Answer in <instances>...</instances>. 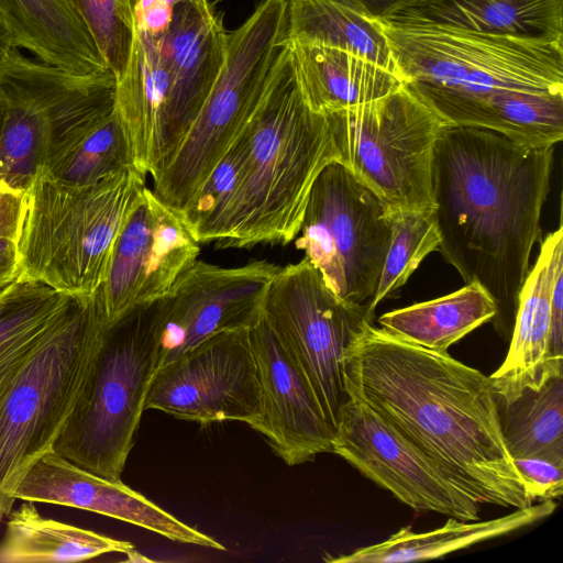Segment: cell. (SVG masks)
I'll use <instances>...</instances> for the list:
<instances>
[{
	"label": "cell",
	"instance_id": "6da1fadb",
	"mask_svg": "<svg viewBox=\"0 0 563 563\" xmlns=\"http://www.w3.org/2000/svg\"><path fill=\"white\" fill-rule=\"evenodd\" d=\"M344 386L478 504L533 501L506 446L488 376L366 321L343 356Z\"/></svg>",
	"mask_w": 563,
	"mask_h": 563
},
{
	"label": "cell",
	"instance_id": "4316f807",
	"mask_svg": "<svg viewBox=\"0 0 563 563\" xmlns=\"http://www.w3.org/2000/svg\"><path fill=\"white\" fill-rule=\"evenodd\" d=\"M8 516L0 563L79 562L134 549L128 541L45 518L31 501Z\"/></svg>",
	"mask_w": 563,
	"mask_h": 563
},
{
	"label": "cell",
	"instance_id": "5bb4252c",
	"mask_svg": "<svg viewBox=\"0 0 563 563\" xmlns=\"http://www.w3.org/2000/svg\"><path fill=\"white\" fill-rule=\"evenodd\" d=\"M332 452L416 510L464 521L479 519L478 503L389 422L356 399L349 398L340 411Z\"/></svg>",
	"mask_w": 563,
	"mask_h": 563
},
{
	"label": "cell",
	"instance_id": "4dcf8cb0",
	"mask_svg": "<svg viewBox=\"0 0 563 563\" xmlns=\"http://www.w3.org/2000/svg\"><path fill=\"white\" fill-rule=\"evenodd\" d=\"M499 416L512 460L544 456L563 463V375L499 404Z\"/></svg>",
	"mask_w": 563,
	"mask_h": 563
},
{
	"label": "cell",
	"instance_id": "ab89813d",
	"mask_svg": "<svg viewBox=\"0 0 563 563\" xmlns=\"http://www.w3.org/2000/svg\"><path fill=\"white\" fill-rule=\"evenodd\" d=\"M352 8L372 19L385 15L400 0H332Z\"/></svg>",
	"mask_w": 563,
	"mask_h": 563
},
{
	"label": "cell",
	"instance_id": "603a6c76",
	"mask_svg": "<svg viewBox=\"0 0 563 563\" xmlns=\"http://www.w3.org/2000/svg\"><path fill=\"white\" fill-rule=\"evenodd\" d=\"M302 96L328 113L380 99L402 87L399 75L339 48L288 41Z\"/></svg>",
	"mask_w": 563,
	"mask_h": 563
},
{
	"label": "cell",
	"instance_id": "e0dca14e",
	"mask_svg": "<svg viewBox=\"0 0 563 563\" xmlns=\"http://www.w3.org/2000/svg\"><path fill=\"white\" fill-rule=\"evenodd\" d=\"M262 394V416L253 429L289 466L332 452L334 429L307 378L286 352L263 313L249 329Z\"/></svg>",
	"mask_w": 563,
	"mask_h": 563
},
{
	"label": "cell",
	"instance_id": "ba28073f",
	"mask_svg": "<svg viewBox=\"0 0 563 563\" xmlns=\"http://www.w3.org/2000/svg\"><path fill=\"white\" fill-rule=\"evenodd\" d=\"M113 73L82 74L25 57L0 63V185L25 192L40 169L115 109Z\"/></svg>",
	"mask_w": 563,
	"mask_h": 563
},
{
	"label": "cell",
	"instance_id": "9c48e42d",
	"mask_svg": "<svg viewBox=\"0 0 563 563\" xmlns=\"http://www.w3.org/2000/svg\"><path fill=\"white\" fill-rule=\"evenodd\" d=\"M287 0H263L227 34L221 71L187 134L154 178V194L181 211L255 111L286 45Z\"/></svg>",
	"mask_w": 563,
	"mask_h": 563
},
{
	"label": "cell",
	"instance_id": "cb8c5ba5",
	"mask_svg": "<svg viewBox=\"0 0 563 563\" xmlns=\"http://www.w3.org/2000/svg\"><path fill=\"white\" fill-rule=\"evenodd\" d=\"M431 111L444 124L488 129L525 147L555 146L563 139V92L499 89Z\"/></svg>",
	"mask_w": 563,
	"mask_h": 563
},
{
	"label": "cell",
	"instance_id": "ffe728a7",
	"mask_svg": "<svg viewBox=\"0 0 563 563\" xmlns=\"http://www.w3.org/2000/svg\"><path fill=\"white\" fill-rule=\"evenodd\" d=\"M563 274V227L541 242L533 267L519 290L512 338L507 356L489 377L498 401L506 405L526 389H538L548 379L562 376L549 358L552 325V291Z\"/></svg>",
	"mask_w": 563,
	"mask_h": 563
},
{
	"label": "cell",
	"instance_id": "60d3db41",
	"mask_svg": "<svg viewBox=\"0 0 563 563\" xmlns=\"http://www.w3.org/2000/svg\"><path fill=\"white\" fill-rule=\"evenodd\" d=\"M13 47L15 46L11 29L0 11V63Z\"/></svg>",
	"mask_w": 563,
	"mask_h": 563
},
{
	"label": "cell",
	"instance_id": "44dd1931",
	"mask_svg": "<svg viewBox=\"0 0 563 563\" xmlns=\"http://www.w3.org/2000/svg\"><path fill=\"white\" fill-rule=\"evenodd\" d=\"M377 20L563 42V0H400Z\"/></svg>",
	"mask_w": 563,
	"mask_h": 563
},
{
	"label": "cell",
	"instance_id": "836d02e7",
	"mask_svg": "<svg viewBox=\"0 0 563 563\" xmlns=\"http://www.w3.org/2000/svg\"><path fill=\"white\" fill-rule=\"evenodd\" d=\"M390 243L375 294L367 303L374 314L376 307L410 278L421 262L438 250L441 235L433 210L389 208Z\"/></svg>",
	"mask_w": 563,
	"mask_h": 563
},
{
	"label": "cell",
	"instance_id": "2e32d148",
	"mask_svg": "<svg viewBox=\"0 0 563 563\" xmlns=\"http://www.w3.org/2000/svg\"><path fill=\"white\" fill-rule=\"evenodd\" d=\"M279 269L265 260L238 267L196 260L163 297L159 367L210 335L252 327Z\"/></svg>",
	"mask_w": 563,
	"mask_h": 563
},
{
	"label": "cell",
	"instance_id": "e575fe53",
	"mask_svg": "<svg viewBox=\"0 0 563 563\" xmlns=\"http://www.w3.org/2000/svg\"><path fill=\"white\" fill-rule=\"evenodd\" d=\"M85 24L117 81L128 67L135 26L132 0H63Z\"/></svg>",
	"mask_w": 563,
	"mask_h": 563
},
{
	"label": "cell",
	"instance_id": "83f0119b",
	"mask_svg": "<svg viewBox=\"0 0 563 563\" xmlns=\"http://www.w3.org/2000/svg\"><path fill=\"white\" fill-rule=\"evenodd\" d=\"M497 305L478 283L429 301L393 310L378 318L387 332L432 351L448 353L450 346L494 319Z\"/></svg>",
	"mask_w": 563,
	"mask_h": 563
},
{
	"label": "cell",
	"instance_id": "f1b7e54d",
	"mask_svg": "<svg viewBox=\"0 0 563 563\" xmlns=\"http://www.w3.org/2000/svg\"><path fill=\"white\" fill-rule=\"evenodd\" d=\"M287 4L288 41L346 51L399 75L376 19L332 0H287Z\"/></svg>",
	"mask_w": 563,
	"mask_h": 563
},
{
	"label": "cell",
	"instance_id": "7402d4cb",
	"mask_svg": "<svg viewBox=\"0 0 563 563\" xmlns=\"http://www.w3.org/2000/svg\"><path fill=\"white\" fill-rule=\"evenodd\" d=\"M169 77L158 36L135 31L124 75L117 81L115 109L125 126L134 167L153 179L166 156L164 128Z\"/></svg>",
	"mask_w": 563,
	"mask_h": 563
},
{
	"label": "cell",
	"instance_id": "277c9868",
	"mask_svg": "<svg viewBox=\"0 0 563 563\" xmlns=\"http://www.w3.org/2000/svg\"><path fill=\"white\" fill-rule=\"evenodd\" d=\"M108 325L100 288L71 297L0 393V520L20 482L52 450Z\"/></svg>",
	"mask_w": 563,
	"mask_h": 563
},
{
	"label": "cell",
	"instance_id": "74e56055",
	"mask_svg": "<svg viewBox=\"0 0 563 563\" xmlns=\"http://www.w3.org/2000/svg\"><path fill=\"white\" fill-rule=\"evenodd\" d=\"M25 192L0 185V239L16 243L20 234Z\"/></svg>",
	"mask_w": 563,
	"mask_h": 563
},
{
	"label": "cell",
	"instance_id": "484cf974",
	"mask_svg": "<svg viewBox=\"0 0 563 563\" xmlns=\"http://www.w3.org/2000/svg\"><path fill=\"white\" fill-rule=\"evenodd\" d=\"M556 506L554 500H542L486 521L449 517L442 527L423 533L404 527L380 543L324 560L332 563H400L435 559L545 519Z\"/></svg>",
	"mask_w": 563,
	"mask_h": 563
},
{
	"label": "cell",
	"instance_id": "d6a6232c",
	"mask_svg": "<svg viewBox=\"0 0 563 563\" xmlns=\"http://www.w3.org/2000/svg\"><path fill=\"white\" fill-rule=\"evenodd\" d=\"M243 159L244 143L240 132L200 188L179 212L197 243L214 242L217 245L228 236L242 178Z\"/></svg>",
	"mask_w": 563,
	"mask_h": 563
},
{
	"label": "cell",
	"instance_id": "f546056e",
	"mask_svg": "<svg viewBox=\"0 0 563 563\" xmlns=\"http://www.w3.org/2000/svg\"><path fill=\"white\" fill-rule=\"evenodd\" d=\"M70 298L31 280L0 294V393Z\"/></svg>",
	"mask_w": 563,
	"mask_h": 563
},
{
	"label": "cell",
	"instance_id": "9a60e30c",
	"mask_svg": "<svg viewBox=\"0 0 563 563\" xmlns=\"http://www.w3.org/2000/svg\"><path fill=\"white\" fill-rule=\"evenodd\" d=\"M199 252L179 212L143 187L114 240L100 287L108 324L164 297Z\"/></svg>",
	"mask_w": 563,
	"mask_h": 563
},
{
	"label": "cell",
	"instance_id": "8992f818",
	"mask_svg": "<svg viewBox=\"0 0 563 563\" xmlns=\"http://www.w3.org/2000/svg\"><path fill=\"white\" fill-rule=\"evenodd\" d=\"M163 297L108 324L53 450L93 474L121 481L161 364Z\"/></svg>",
	"mask_w": 563,
	"mask_h": 563
},
{
	"label": "cell",
	"instance_id": "8fae6325",
	"mask_svg": "<svg viewBox=\"0 0 563 563\" xmlns=\"http://www.w3.org/2000/svg\"><path fill=\"white\" fill-rule=\"evenodd\" d=\"M295 245L343 301L368 303L390 243L389 207L339 161L312 184Z\"/></svg>",
	"mask_w": 563,
	"mask_h": 563
},
{
	"label": "cell",
	"instance_id": "8d00e7d4",
	"mask_svg": "<svg viewBox=\"0 0 563 563\" xmlns=\"http://www.w3.org/2000/svg\"><path fill=\"white\" fill-rule=\"evenodd\" d=\"M181 1L185 0H132L135 30L163 33L169 24L173 7Z\"/></svg>",
	"mask_w": 563,
	"mask_h": 563
},
{
	"label": "cell",
	"instance_id": "7c38bea8",
	"mask_svg": "<svg viewBox=\"0 0 563 563\" xmlns=\"http://www.w3.org/2000/svg\"><path fill=\"white\" fill-rule=\"evenodd\" d=\"M263 316L307 378L335 431L340 411L349 400L343 356L360 328L373 320L367 303L352 305L340 299L303 257L280 267L274 276Z\"/></svg>",
	"mask_w": 563,
	"mask_h": 563
},
{
	"label": "cell",
	"instance_id": "b9f144b4",
	"mask_svg": "<svg viewBox=\"0 0 563 563\" xmlns=\"http://www.w3.org/2000/svg\"><path fill=\"white\" fill-rule=\"evenodd\" d=\"M0 128H1V111H0Z\"/></svg>",
	"mask_w": 563,
	"mask_h": 563
},
{
	"label": "cell",
	"instance_id": "d4e9b609",
	"mask_svg": "<svg viewBox=\"0 0 563 563\" xmlns=\"http://www.w3.org/2000/svg\"><path fill=\"white\" fill-rule=\"evenodd\" d=\"M0 11L14 46L38 60L82 74L111 71L85 24L63 0H0Z\"/></svg>",
	"mask_w": 563,
	"mask_h": 563
},
{
	"label": "cell",
	"instance_id": "30bf717a",
	"mask_svg": "<svg viewBox=\"0 0 563 563\" xmlns=\"http://www.w3.org/2000/svg\"><path fill=\"white\" fill-rule=\"evenodd\" d=\"M339 162L389 208L433 210L432 159L443 122L408 91L324 113Z\"/></svg>",
	"mask_w": 563,
	"mask_h": 563
},
{
	"label": "cell",
	"instance_id": "f35d334b",
	"mask_svg": "<svg viewBox=\"0 0 563 563\" xmlns=\"http://www.w3.org/2000/svg\"><path fill=\"white\" fill-rule=\"evenodd\" d=\"M21 278L16 243L0 239V294Z\"/></svg>",
	"mask_w": 563,
	"mask_h": 563
},
{
	"label": "cell",
	"instance_id": "d590c367",
	"mask_svg": "<svg viewBox=\"0 0 563 563\" xmlns=\"http://www.w3.org/2000/svg\"><path fill=\"white\" fill-rule=\"evenodd\" d=\"M525 481L526 492L533 500H555L563 494V463L544 456L514 460Z\"/></svg>",
	"mask_w": 563,
	"mask_h": 563
},
{
	"label": "cell",
	"instance_id": "1f68e13d",
	"mask_svg": "<svg viewBox=\"0 0 563 563\" xmlns=\"http://www.w3.org/2000/svg\"><path fill=\"white\" fill-rule=\"evenodd\" d=\"M129 166H134L131 145L114 109L42 170L67 185L89 186Z\"/></svg>",
	"mask_w": 563,
	"mask_h": 563
},
{
	"label": "cell",
	"instance_id": "52a82bcc",
	"mask_svg": "<svg viewBox=\"0 0 563 563\" xmlns=\"http://www.w3.org/2000/svg\"><path fill=\"white\" fill-rule=\"evenodd\" d=\"M378 22L404 87L427 107L499 89L563 92V42Z\"/></svg>",
	"mask_w": 563,
	"mask_h": 563
},
{
	"label": "cell",
	"instance_id": "ac0fdd59",
	"mask_svg": "<svg viewBox=\"0 0 563 563\" xmlns=\"http://www.w3.org/2000/svg\"><path fill=\"white\" fill-rule=\"evenodd\" d=\"M14 498L67 506L122 520L172 541L225 550L213 538L184 523L122 481H111L69 462L53 449L26 472Z\"/></svg>",
	"mask_w": 563,
	"mask_h": 563
},
{
	"label": "cell",
	"instance_id": "4fadbf2b",
	"mask_svg": "<svg viewBox=\"0 0 563 563\" xmlns=\"http://www.w3.org/2000/svg\"><path fill=\"white\" fill-rule=\"evenodd\" d=\"M250 328L216 333L162 365L144 409L208 426L227 420L256 427L262 416Z\"/></svg>",
	"mask_w": 563,
	"mask_h": 563
},
{
	"label": "cell",
	"instance_id": "5b68a950",
	"mask_svg": "<svg viewBox=\"0 0 563 563\" xmlns=\"http://www.w3.org/2000/svg\"><path fill=\"white\" fill-rule=\"evenodd\" d=\"M145 187L129 166L89 186L60 183L40 169L25 191L16 241L21 278L70 297H89L104 282L114 240Z\"/></svg>",
	"mask_w": 563,
	"mask_h": 563
},
{
	"label": "cell",
	"instance_id": "d6986e66",
	"mask_svg": "<svg viewBox=\"0 0 563 563\" xmlns=\"http://www.w3.org/2000/svg\"><path fill=\"white\" fill-rule=\"evenodd\" d=\"M227 34L208 0H185L173 7L168 26L157 35L169 77L165 163L196 120L221 71Z\"/></svg>",
	"mask_w": 563,
	"mask_h": 563
},
{
	"label": "cell",
	"instance_id": "7a4b0ae2",
	"mask_svg": "<svg viewBox=\"0 0 563 563\" xmlns=\"http://www.w3.org/2000/svg\"><path fill=\"white\" fill-rule=\"evenodd\" d=\"M554 147L530 148L482 128L443 124L432 159L438 251L497 314L514 313L541 233Z\"/></svg>",
	"mask_w": 563,
	"mask_h": 563
},
{
	"label": "cell",
	"instance_id": "3957f363",
	"mask_svg": "<svg viewBox=\"0 0 563 563\" xmlns=\"http://www.w3.org/2000/svg\"><path fill=\"white\" fill-rule=\"evenodd\" d=\"M241 135L242 178L229 234L216 247L288 244L298 235L317 176L339 159L325 114L302 96L288 42Z\"/></svg>",
	"mask_w": 563,
	"mask_h": 563
}]
</instances>
